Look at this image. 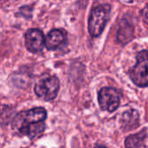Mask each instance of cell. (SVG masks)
I'll return each mask as SVG.
<instances>
[{"label": "cell", "mask_w": 148, "mask_h": 148, "mask_svg": "<svg viewBox=\"0 0 148 148\" xmlns=\"http://www.w3.org/2000/svg\"><path fill=\"white\" fill-rule=\"evenodd\" d=\"M98 101L102 110L114 112L120 106L121 97L116 89L113 88H103L99 92Z\"/></svg>", "instance_id": "5b68a950"}, {"label": "cell", "mask_w": 148, "mask_h": 148, "mask_svg": "<svg viewBox=\"0 0 148 148\" xmlns=\"http://www.w3.org/2000/svg\"><path fill=\"white\" fill-rule=\"evenodd\" d=\"M134 36V27L127 20H122L120 23L117 39L121 43H127Z\"/></svg>", "instance_id": "ba28073f"}, {"label": "cell", "mask_w": 148, "mask_h": 148, "mask_svg": "<svg viewBox=\"0 0 148 148\" xmlns=\"http://www.w3.org/2000/svg\"><path fill=\"white\" fill-rule=\"evenodd\" d=\"M60 82L57 77L49 76L39 81L35 86V93L45 101L55 99L58 94Z\"/></svg>", "instance_id": "3957f363"}, {"label": "cell", "mask_w": 148, "mask_h": 148, "mask_svg": "<svg viewBox=\"0 0 148 148\" xmlns=\"http://www.w3.org/2000/svg\"><path fill=\"white\" fill-rule=\"evenodd\" d=\"M130 78L139 87L148 86V50L137 56V63L130 71Z\"/></svg>", "instance_id": "7a4b0ae2"}, {"label": "cell", "mask_w": 148, "mask_h": 148, "mask_svg": "<svg viewBox=\"0 0 148 148\" xmlns=\"http://www.w3.org/2000/svg\"><path fill=\"white\" fill-rule=\"evenodd\" d=\"M147 138V133L146 130L140 131L136 134L130 135L127 138L125 141L126 148H139L141 147Z\"/></svg>", "instance_id": "30bf717a"}, {"label": "cell", "mask_w": 148, "mask_h": 148, "mask_svg": "<svg viewBox=\"0 0 148 148\" xmlns=\"http://www.w3.org/2000/svg\"><path fill=\"white\" fill-rule=\"evenodd\" d=\"M45 45V37L43 33L37 29H29L25 34V46L27 49L32 53L42 50Z\"/></svg>", "instance_id": "8992f818"}, {"label": "cell", "mask_w": 148, "mask_h": 148, "mask_svg": "<svg viewBox=\"0 0 148 148\" xmlns=\"http://www.w3.org/2000/svg\"><path fill=\"white\" fill-rule=\"evenodd\" d=\"M46 117L47 113L42 108H35L29 111L21 112L14 118L13 127L21 134L25 135L30 127L43 122Z\"/></svg>", "instance_id": "6da1fadb"}, {"label": "cell", "mask_w": 148, "mask_h": 148, "mask_svg": "<svg viewBox=\"0 0 148 148\" xmlns=\"http://www.w3.org/2000/svg\"><path fill=\"white\" fill-rule=\"evenodd\" d=\"M95 148H107V147H102V146H97V147H96Z\"/></svg>", "instance_id": "7c38bea8"}, {"label": "cell", "mask_w": 148, "mask_h": 148, "mask_svg": "<svg viewBox=\"0 0 148 148\" xmlns=\"http://www.w3.org/2000/svg\"><path fill=\"white\" fill-rule=\"evenodd\" d=\"M108 21V10L101 6L95 7L89 16L88 19V31L94 37L99 36L107 23Z\"/></svg>", "instance_id": "277c9868"}, {"label": "cell", "mask_w": 148, "mask_h": 148, "mask_svg": "<svg viewBox=\"0 0 148 148\" xmlns=\"http://www.w3.org/2000/svg\"><path fill=\"white\" fill-rule=\"evenodd\" d=\"M141 16H142L143 20L145 21V23H147L148 24V4H147L146 7L142 10V11H141Z\"/></svg>", "instance_id": "8fae6325"}, {"label": "cell", "mask_w": 148, "mask_h": 148, "mask_svg": "<svg viewBox=\"0 0 148 148\" xmlns=\"http://www.w3.org/2000/svg\"><path fill=\"white\" fill-rule=\"evenodd\" d=\"M140 116L136 110H129L125 112L121 117L122 127L126 130H130L139 126Z\"/></svg>", "instance_id": "9c48e42d"}, {"label": "cell", "mask_w": 148, "mask_h": 148, "mask_svg": "<svg viewBox=\"0 0 148 148\" xmlns=\"http://www.w3.org/2000/svg\"><path fill=\"white\" fill-rule=\"evenodd\" d=\"M66 41V35L62 29H52L45 38V45L49 49L61 47Z\"/></svg>", "instance_id": "52a82bcc"}]
</instances>
